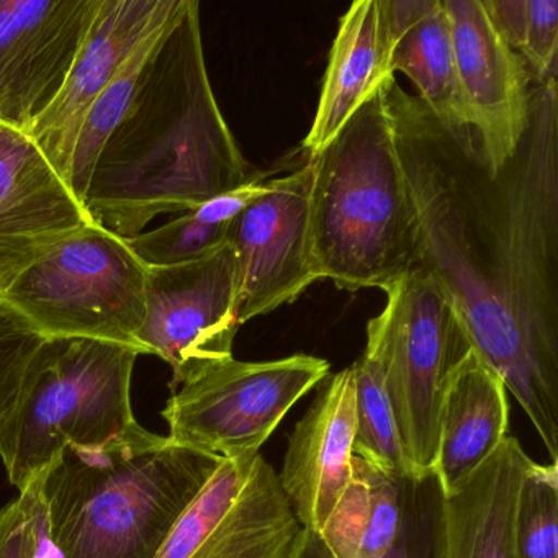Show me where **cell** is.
Masks as SVG:
<instances>
[{
	"mask_svg": "<svg viewBox=\"0 0 558 558\" xmlns=\"http://www.w3.org/2000/svg\"><path fill=\"white\" fill-rule=\"evenodd\" d=\"M100 0H0V123L28 135L66 83Z\"/></svg>",
	"mask_w": 558,
	"mask_h": 558,
	"instance_id": "cell-12",
	"label": "cell"
},
{
	"mask_svg": "<svg viewBox=\"0 0 558 558\" xmlns=\"http://www.w3.org/2000/svg\"><path fill=\"white\" fill-rule=\"evenodd\" d=\"M393 80L308 158L316 260L323 280L345 292L385 290L417 266L416 207L388 99Z\"/></svg>",
	"mask_w": 558,
	"mask_h": 558,
	"instance_id": "cell-4",
	"label": "cell"
},
{
	"mask_svg": "<svg viewBox=\"0 0 558 558\" xmlns=\"http://www.w3.org/2000/svg\"><path fill=\"white\" fill-rule=\"evenodd\" d=\"M250 166L208 77L201 4L187 0L94 166L84 210L129 240L250 182Z\"/></svg>",
	"mask_w": 558,
	"mask_h": 558,
	"instance_id": "cell-2",
	"label": "cell"
},
{
	"mask_svg": "<svg viewBox=\"0 0 558 558\" xmlns=\"http://www.w3.org/2000/svg\"><path fill=\"white\" fill-rule=\"evenodd\" d=\"M0 558H60L50 537L40 478L0 511Z\"/></svg>",
	"mask_w": 558,
	"mask_h": 558,
	"instance_id": "cell-26",
	"label": "cell"
},
{
	"mask_svg": "<svg viewBox=\"0 0 558 558\" xmlns=\"http://www.w3.org/2000/svg\"><path fill=\"white\" fill-rule=\"evenodd\" d=\"M300 531L260 452L221 459L156 558H289Z\"/></svg>",
	"mask_w": 558,
	"mask_h": 558,
	"instance_id": "cell-10",
	"label": "cell"
},
{
	"mask_svg": "<svg viewBox=\"0 0 558 558\" xmlns=\"http://www.w3.org/2000/svg\"><path fill=\"white\" fill-rule=\"evenodd\" d=\"M44 336L0 299V429L17 404L25 372Z\"/></svg>",
	"mask_w": 558,
	"mask_h": 558,
	"instance_id": "cell-27",
	"label": "cell"
},
{
	"mask_svg": "<svg viewBox=\"0 0 558 558\" xmlns=\"http://www.w3.org/2000/svg\"><path fill=\"white\" fill-rule=\"evenodd\" d=\"M407 480L354 457L351 482L318 532L332 557L384 558L390 551L403 524Z\"/></svg>",
	"mask_w": 558,
	"mask_h": 558,
	"instance_id": "cell-21",
	"label": "cell"
},
{
	"mask_svg": "<svg viewBox=\"0 0 558 558\" xmlns=\"http://www.w3.org/2000/svg\"><path fill=\"white\" fill-rule=\"evenodd\" d=\"M440 492L433 473L404 482L403 524L384 558H433Z\"/></svg>",
	"mask_w": 558,
	"mask_h": 558,
	"instance_id": "cell-28",
	"label": "cell"
},
{
	"mask_svg": "<svg viewBox=\"0 0 558 558\" xmlns=\"http://www.w3.org/2000/svg\"><path fill=\"white\" fill-rule=\"evenodd\" d=\"M289 558H335L316 532L302 529L293 542Z\"/></svg>",
	"mask_w": 558,
	"mask_h": 558,
	"instance_id": "cell-30",
	"label": "cell"
},
{
	"mask_svg": "<svg viewBox=\"0 0 558 558\" xmlns=\"http://www.w3.org/2000/svg\"><path fill=\"white\" fill-rule=\"evenodd\" d=\"M266 189L267 181L253 179L156 230L129 238L125 243L148 267L179 266L210 256L230 240L231 227L238 215Z\"/></svg>",
	"mask_w": 558,
	"mask_h": 558,
	"instance_id": "cell-22",
	"label": "cell"
},
{
	"mask_svg": "<svg viewBox=\"0 0 558 558\" xmlns=\"http://www.w3.org/2000/svg\"><path fill=\"white\" fill-rule=\"evenodd\" d=\"M529 462L508 436L465 485L440 495L433 558H515V499Z\"/></svg>",
	"mask_w": 558,
	"mask_h": 558,
	"instance_id": "cell-18",
	"label": "cell"
},
{
	"mask_svg": "<svg viewBox=\"0 0 558 558\" xmlns=\"http://www.w3.org/2000/svg\"><path fill=\"white\" fill-rule=\"evenodd\" d=\"M384 292L364 354L380 367L411 478L421 480L433 472L447 378L472 345L452 300L426 270L414 267Z\"/></svg>",
	"mask_w": 558,
	"mask_h": 558,
	"instance_id": "cell-7",
	"label": "cell"
},
{
	"mask_svg": "<svg viewBox=\"0 0 558 558\" xmlns=\"http://www.w3.org/2000/svg\"><path fill=\"white\" fill-rule=\"evenodd\" d=\"M45 339H96L143 354L146 266L123 238L87 221L0 293Z\"/></svg>",
	"mask_w": 558,
	"mask_h": 558,
	"instance_id": "cell-6",
	"label": "cell"
},
{
	"mask_svg": "<svg viewBox=\"0 0 558 558\" xmlns=\"http://www.w3.org/2000/svg\"><path fill=\"white\" fill-rule=\"evenodd\" d=\"M351 367L355 378L354 456L393 478H411L380 367L367 354Z\"/></svg>",
	"mask_w": 558,
	"mask_h": 558,
	"instance_id": "cell-24",
	"label": "cell"
},
{
	"mask_svg": "<svg viewBox=\"0 0 558 558\" xmlns=\"http://www.w3.org/2000/svg\"><path fill=\"white\" fill-rule=\"evenodd\" d=\"M355 378L352 367L326 377L293 427L279 473L300 527L318 534L352 476Z\"/></svg>",
	"mask_w": 558,
	"mask_h": 558,
	"instance_id": "cell-16",
	"label": "cell"
},
{
	"mask_svg": "<svg viewBox=\"0 0 558 558\" xmlns=\"http://www.w3.org/2000/svg\"><path fill=\"white\" fill-rule=\"evenodd\" d=\"M313 166L267 181L233 221L228 243L240 272V325L290 305L323 280L313 240Z\"/></svg>",
	"mask_w": 558,
	"mask_h": 558,
	"instance_id": "cell-11",
	"label": "cell"
},
{
	"mask_svg": "<svg viewBox=\"0 0 558 558\" xmlns=\"http://www.w3.org/2000/svg\"><path fill=\"white\" fill-rule=\"evenodd\" d=\"M240 272L230 243L179 266H146L143 354L168 362L171 390L233 359L240 329Z\"/></svg>",
	"mask_w": 558,
	"mask_h": 558,
	"instance_id": "cell-9",
	"label": "cell"
},
{
	"mask_svg": "<svg viewBox=\"0 0 558 558\" xmlns=\"http://www.w3.org/2000/svg\"><path fill=\"white\" fill-rule=\"evenodd\" d=\"M385 2L393 34V73L400 71L416 86L417 99L442 125L469 126L444 0Z\"/></svg>",
	"mask_w": 558,
	"mask_h": 558,
	"instance_id": "cell-20",
	"label": "cell"
},
{
	"mask_svg": "<svg viewBox=\"0 0 558 558\" xmlns=\"http://www.w3.org/2000/svg\"><path fill=\"white\" fill-rule=\"evenodd\" d=\"M93 221L31 136L0 133V293L54 244Z\"/></svg>",
	"mask_w": 558,
	"mask_h": 558,
	"instance_id": "cell-15",
	"label": "cell"
},
{
	"mask_svg": "<svg viewBox=\"0 0 558 558\" xmlns=\"http://www.w3.org/2000/svg\"><path fill=\"white\" fill-rule=\"evenodd\" d=\"M140 354L96 339H45L0 429V460L19 492L66 447L104 446L132 429V378Z\"/></svg>",
	"mask_w": 558,
	"mask_h": 558,
	"instance_id": "cell-5",
	"label": "cell"
},
{
	"mask_svg": "<svg viewBox=\"0 0 558 558\" xmlns=\"http://www.w3.org/2000/svg\"><path fill=\"white\" fill-rule=\"evenodd\" d=\"M185 4H187V0H182L178 11L172 12L165 21L159 22L149 34L142 38V41L133 48L132 53L123 61L109 86L104 89V93L97 97L96 102L90 107L89 113L84 120L83 129H81L80 138H77L73 169H71V191H73L74 197L77 198L81 205L84 204V198H86L94 166H96L104 145L112 135L113 130L122 122L125 113L129 112L130 106H132L133 99L138 93L146 66L155 57L159 44L168 34L171 25L178 21L179 15L184 11Z\"/></svg>",
	"mask_w": 558,
	"mask_h": 558,
	"instance_id": "cell-23",
	"label": "cell"
},
{
	"mask_svg": "<svg viewBox=\"0 0 558 558\" xmlns=\"http://www.w3.org/2000/svg\"><path fill=\"white\" fill-rule=\"evenodd\" d=\"M515 558H558V462L531 459L514 511Z\"/></svg>",
	"mask_w": 558,
	"mask_h": 558,
	"instance_id": "cell-25",
	"label": "cell"
},
{
	"mask_svg": "<svg viewBox=\"0 0 558 558\" xmlns=\"http://www.w3.org/2000/svg\"><path fill=\"white\" fill-rule=\"evenodd\" d=\"M515 53L527 68L532 83L557 77L558 0H525L524 25Z\"/></svg>",
	"mask_w": 558,
	"mask_h": 558,
	"instance_id": "cell-29",
	"label": "cell"
},
{
	"mask_svg": "<svg viewBox=\"0 0 558 558\" xmlns=\"http://www.w3.org/2000/svg\"><path fill=\"white\" fill-rule=\"evenodd\" d=\"M508 433L505 380L475 349H469L450 372L440 398L436 459L430 472L440 495L465 485Z\"/></svg>",
	"mask_w": 558,
	"mask_h": 558,
	"instance_id": "cell-17",
	"label": "cell"
},
{
	"mask_svg": "<svg viewBox=\"0 0 558 558\" xmlns=\"http://www.w3.org/2000/svg\"><path fill=\"white\" fill-rule=\"evenodd\" d=\"M328 375L329 362L310 354L221 362L172 390L162 410L168 437L221 459L259 453L289 411Z\"/></svg>",
	"mask_w": 558,
	"mask_h": 558,
	"instance_id": "cell-8",
	"label": "cell"
},
{
	"mask_svg": "<svg viewBox=\"0 0 558 558\" xmlns=\"http://www.w3.org/2000/svg\"><path fill=\"white\" fill-rule=\"evenodd\" d=\"M393 34L385 0H355L339 24L315 122L303 140L308 158L318 155L351 117L372 99L391 70Z\"/></svg>",
	"mask_w": 558,
	"mask_h": 558,
	"instance_id": "cell-19",
	"label": "cell"
},
{
	"mask_svg": "<svg viewBox=\"0 0 558 558\" xmlns=\"http://www.w3.org/2000/svg\"><path fill=\"white\" fill-rule=\"evenodd\" d=\"M469 126L493 169L518 148L529 122L532 83L519 54L499 37L482 0H444Z\"/></svg>",
	"mask_w": 558,
	"mask_h": 558,
	"instance_id": "cell-13",
	"label": "cell"
},
{
	"mask_svg": "<svg viewBox=\"0 0 558 558\" xmlns=\"http://www.w3.org/2000/svg\"><path fill=\"white\" fill-rule=\"evenodd\" d=\"M221 457L138 423L104 446L66 447L40 476L60 558H156Z\"/></svg>",
	"mask_w": 558,
	"mask_h": 558,
	"instance_id": "cell-3",
	"label": "cell"
},
{
	"mask_svg": "<svg viewBox=\"0 0 558 558\" xmlns=\"http://www.w3.org/2000/svg\"><path fill=\"white\" fill-rule=\"evenodd\" d=\"M182 0H100L63 89L28 136L71 189L74 149L84 120L133 48ZM73 192V191H71Z\"/></svg>",
	"mask_w": 558,
	"mask_h": 558,
	"instance_id": "cell-14",
	"label": "cell"
},
{
	"mask_svg": "<svg viewBox=\"0 0 558 558\" xmlns=\"http://www.w3.org/2000/svg\"><path fill=\"white\" fill-rule=\"evenodd\" d=\"M388 99L416 207V267L446 290L470 345L558 462L557 77L532 86L527 129L498 169L470 126L442 125L395 80Z\"/></svg>",
	"mask_w": 558,
	"mask_h": 558,
	"instance_id": "cell-1",
	"label": "cell"
}]
</instances>
